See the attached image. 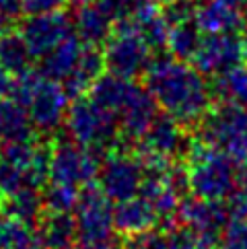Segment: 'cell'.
<instances>
[{"label":"cell","instance_id":"2","mask_svg":"<svg viewBox=\"0 0 247 249\" xmlns=\"http://www.w3.org/2000/svg\"><path fill=\"white\" fill-rule=\"evenodd\" d=\"M64 124L68 136L83 146H95L101 150L122 148L118 113L103 109L89 97H78L72 101Z\"/></svg>","mask_w":247,"mask_h":249},{"label":"cell","instance_id":"26","mask_svg":"<svg viewBox=\"0 0 247 249\" xmlns=\"http://www.w3.org/2000/svg\"><path fill=\"white\" fill-rule=\"evenodd\" d=\"M225 2H229V4H233V6H237V8H241V11H243V13L247 11V0H225Z\"/></svg>","mask_w":247,"mask_h":249},{"label":"cell","instance_id":"20","mask_svg":"<svg viewBox=\"0 0 247 249\" xmlns=\"http://www.w3.org/2000/svg\"><path fill=\"white\" fill-rule=\"evenodd\" d=\"M41 81H43V76H41L39 70H35V68H29V70H25V72L13 76L8 99L23 105V107H29V103H31L33 95L37 91Z\"/></svg>","mask_w":247,"mask_h":249},{"label":"cell","instance_id":"4","mask_svg":"<svg viewBox=\"0 0 247 249\" xmlns=\"http://www.w3.org/2000/svg\"><path fill=\"white\" fill-rule=\"evenodd\" d=\"M155 52L146 46V41L138 33L113 31L103 48L105 70L116 76L134 81L144 76L146 70L153 64Z\"/></svg>","mask_w":247,"mask_h":249},{"label":"cell","instance_id":"27","mask_svg":"<svg viewBox=\"0 0 247 249\" xmlns=\"http://www.w3.org/2000/svg\"><path fill=\"white\" fill-rule=\"evenodd\" d=\"M70 2L78 8V6H85V4H93V2H97V0H70Z\"/></svg>","mask_w":247,"mask_h":249},{"label":"cell","instance_id":"12","mask_svg":"<svg viewBox=\"0 0 247 249\" xmlns=\"http://www.w3.org/2000/svg\"><path fill=\"white\" fill-rule=\"evenodd\" d=\"M105 72V56L101 46H83L78 64L72 70V74L62 81L66 95L70 99H78L89 93L91 85Z\"/></svg>","mask_w":247,"mask_h":249},{"label":"cell","instance_id":"17","mask_svg":"<svg viewBox=\"0 0 247 249\" xmlns=\"http://www.w3.org/2000/svg\"><path fill=\"white\" fill-rule=\"evenodd\" d=\"M214 103H237L247 107V64L229 70L225 74L214 76V83H210Z\"/></svg>","mask_w":247,"mask_h":249},{"label":"cell","instance_id":"9","mask_svg":"<svg viewBox=\"0 0 247 249\" xmlns=\"http://www.w3.org/2000/svg\"><path fill=\"white\" fill-rule=\"evenodd\" d=\"M159 115V105L155 97L146 91V87H136L128 103L120 111V138L122 146H128L130 142L136 144L144 138L148 128L153 126L155 118Z\"/></svg>","mask_w":247,"mask_h":249},{"label":"cell","instance_id":"5","mask_svg":"<svg viewBox=\"0 0 247 249\" xmlns=\"http://www.w3.org/2000/svg\"><path fill=\"white\" fill-rule=\"evenodd\" d=\"M245 62L239 33H204L192 66L206 76H218Z\"/></svg>","mask_w":247,"mask_h":249},{"label":"cell","instance_id":"10","mask_svg":"<svg viewBox=\"0 0 247 249\" xmlns=\"http://www.w3.org/2000/svg\"><path fill=\"white\" fill-rule=\"evenodd\" d=\"M192 144V138L185 134V128L181 124L171 118L169 113H159L153 126L148 128L144 138L136 142V150L140 153H151L161 157H173L179 153H188Z\"/></svg>","mask_w":247,"mask_h":249},{"label":"cell","instance_id":"19","mask_svg":"<svg viewBox=\"0 0 247 249\" xmlns=\"http://www.w3.org/2000/svg\"><path fill=\"white\" fill-rule=\"evenodd\" d=\"M204 39V33L200 31L196 21L175 25L169 31V39H167V50H169L171 58L192 62L196 52L200 50V43Z\"/></svg>","mask_w":247,"mask_h":249},{"label":"cell","instance_id":"25","mask_svg":"<svg viewBox=\"0 0 247 249\" xmlns=\"http://www.w3.org/2000/svg\"><path fill=\"white\" fill-rule=\"evenodd\" d=\"M11 83H13V74H8L6 70L2 68V64H0V97H8Z\"/></svg>","mask_w":247,"mask_h":249},{"label":"cell","instance_id":"8","mask_svg":"<svg viewBox=\"0 0 247 249\" xmlns=\"http://www.w3.org/2000/svg\"><path fill=\"white\" fill-rule=\"evenodd\" d=\"M68 99L70 97L66 95L62 83L50 81V78L43 76V81L39 83L27 107L37 134H56L62 120H66Z\"/></svg>","mask_w":247,"mask_h":249},{"label":"cell","instance_id":"13","mask_svg":"<svg viewBox=\"0 0 247 249\" xmlns=\"http://www.w3.org/2000/svg\"><path fill=\"white\" fill-rule=\"evenodd\" d=\"M74 29L85 46H103L113 33V19L99 6V2L85 4L76 8Z\"/></svg>","mask_w":247,"mask_h":249},{"label":"cell","instance_id":"16","mask_svg":"<svg viewBox=\"0 0 247 249\" xmlns=\"http://www.w3.org/2000/svg\"><path fill=\"white\" fill-rule=\"evenodd\" d=\"M140 177V167L128 155L116 153L107 159L103 169V183L113 194H128L134 190Z\"/></svg>","mask_w":247,"mask_h":249},{"label":"cell","instance_id":"18","mask_svg":"<svg viewBox=\"0 0 247 249\" xmlns=\"http://www.w3.org/2000/svg\"><path fill=\"white\" fill-rule=\"evenodd\" d=\"M31 52L19 31H8L0 37V64L8 74H21L31 68Z\"/></svg>","mask_w":247,"mask_h":249},{"label":"cell","instance_id":"15","mask_svg":"<svg viewBox=\"0 0 247 249\" xmlns=\"http://www.w3.org/2000/svg\"><path fill=\"white\" fill-rule=\"evenodd\" d=\"M138 85H134L128 78H122L116 74H101L97 81L91 85L89 89V99L95 101L97 105H101L103 109H109L113 113H120L122 107L128 103V99L134 93V89Z\"/></svg>","mask_w":247,"mask_h":249},{"label":"cell","instance_id":"23","mask_svg":"<svg viewBox=\"0 0 247 249\" xmlns=\"http://www.w3.org/2000/svg\"><path fill=\"white\" fill-rule=\"evenodd\" d=\"M97 2H99V6L111 17L113 23H116L118 19H124V17H128L134 11L138 0H97Z\"/></svg>","mask_w":247,"mask_h":249},{"label":"cell","instance_id":"3","mask_svg":"<svg viewBox=\"0 0 247 249\" xmlns=\"http://www.w3.org/2000/svg\"><path fill=\"white\" fill-rule=\"evenodd\" d=\"M196 130L202 142L220 148L235 161L247 163V107L214 103Z\"/></svg>","mask_w":247,"mask_h":249},{"label":"cell","instance_id":"21","mask_svg":"<svg viewBox=\"0 0 247 249\" xmlns=\"http://www.w3.org/2000/svg\"><path fill=\"white\" fill-rule=\"evenodd\" d=\"M161 11L167 23L175 27V25H181V23L196 21L198 2L196 0H169V2L161 4Z\"/></svg>","mask_w":247,"mask_h":249},{"label":"cell","instance_id":"1","mask_svg":"<svg viewBox=\"0 0 247 249\" xmlns=\"http://www.w3.org/2000/svg\"><path fill=\"white\" fill-rule=\"evenodd\" d=\"M142 78L159 107L177 120L185 130H196L214 105L204 74L183 60L155 58Z\"/></svg>","mask_w":247,"mask_h":249},{"label":"cell","instance_id":"22","mask_svg":"<svg viewBox=\"0 0 247 249\" xmlns=\"http://www.w3.org/2000/svg\"><path fill=\"white\" fill-rule=\"evenodd\" d=\"M70 0H23V15H48L64 11Z\"/></svg>","mask_w":247,"mask_h":249},{"label":"cell","instance_id":"24","mask_svg":"<svg viewBox=\"0 0 247 249\" xmlns=\"http://www.w3.org/2000/svg\"><path fill=\"white\" fill-rule=\"evenodd\" d=\"M0 15L17 21L23 15V0H0Z\"/></svg>","mask_w":247,"mask_h":249},{"label":"cell","instance_id":"6","mask_svg":"<svg viewBox=\"0 0 247 249\" xmlns=\"http://www.w3.org/2000/svg\"><path fill=\"white\" fill-rule=\"evenodd\" d=\"M97 150L101 148L83 146L74 140L54 136V144H52V173L62 183L89 179L99 169Z\"/></svg>","mask_w":247,"mask_h":249},{"label":"cell","instance_id":"11","mask_svg":"<svg viewBox=\"0 0 247 249\" xmlns=\"http://www.w3.org/2000/svg\"><path fill=\"white\" fill-rule=\"evenodd\" d=\"M196 25L202 33H243L247 19L241 8L225 0H204L198 4Z\"/></svg>","mask_w":247,"mask_h":249},{"label":"cell","instance_id":"14","mask_svg":"<svg viewBox=\"0 0 247 249\" xmlns=\"http://www.w3.org/2000/svg\"><path fill=\"white\" fill-rule=\"evenodd\" d=\"M83 46L85 43L78 39V35H68L64 41H60L54 50L48 52V54L41 58V64L37 68L41 76L50 78V81L62 83L66 76L72 74V70L76 68Z\"/></svg>","mask_w":247,"mask_h":249},{"label":"cell","instance_id":"7","mask_svg":"<svg viewBox=\"0 0 247 249\" xmlns=\"http://www.w3.org/2000/svg\"><path fill=\"white\" fill-rule=\"evenodd\" d=\"M21 37L27 43L33 58H43L60 41L72 35V21L64 11L48 15H31L19 25Z\"/></svg>","mask_w":247,"mask_h":249}]
</instances>
